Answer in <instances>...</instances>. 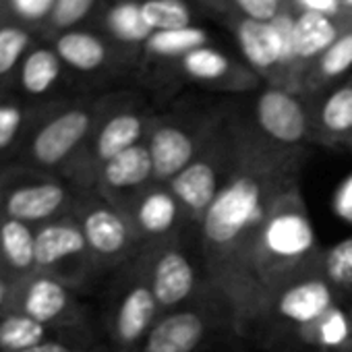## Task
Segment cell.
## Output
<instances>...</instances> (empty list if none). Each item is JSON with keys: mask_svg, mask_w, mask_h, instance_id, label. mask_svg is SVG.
Returning a JSON list of instances; mask_svg holds the SVG:
<instances>
[{"mask_svg": "<svg viewBox=\"0 0 352 352\" xmlns=\"http://www.w3.org/2000/svg\"><path fill=\"white\" fill-rule=\"evenodd\" d=\"M336 305L344 302H340L323 274H313L278 290L263 305L253 329H261L263 338H270L276 344H296L302 329Z\"/></svg>", "mask_w": 352, "mask_h": 352, "instance_id": "7c38bea8", "label": "cell"}, {"mask_svg": "<svg viewBox=\"0 0 352 352\" xmlns=\"http://www.w3.org/2000/svg\"><path fill=\"white\" fill-rule=\"evenodd\" d=\"M73 216L100 274L116 272L141 253L143 247L126 212L112 206L98 193H83Z\"/></svg>", "mask_w": 352, "mask_h": 352, "instance_id": "4fadbf2b", "label": "cell"}, {"mask_svg": "<svg viewBox=\"0 0 352 352\" xmlns=\"http://www.w3.org/2000/svg\"><path fill=\"white\" fill-rule=\"evenodd\" d=\"M234 135V170L199 226L201 257L212 286L226 300L234 333L247 336L259 315L255 294V253L276 199L294 183L307 162V149H282L263 141L224 102Z\"/></svg>", "mask_w": 352, "mask_h": 352, "instance_id": "6da1fadb", "label": "cell"}, {"mask_svg": "<svg viewBox=\"0 0 352 352\" xmlns=\"http://www.w3.org/2000/svg\"><path fill=\"white\" fill-rule=\"evenodd\" d=\"M54 50L63 65L79 73H100L110 67L137 65L133 56L122 52L106 36H98L85 30H69L54 42Z\"/></svg>", "mask_w": 352, "mask_h": 352, "instance_id": "7402d4cb", "label": "cell"}, {"mask_svg": "<svg viewBox=\"0 0 352 352\" xmlns=\"http://www.w3.org/2000/svg\"><path fill=\"white\" fill-rule=\"evenodd\" d=\"M81 195L60 174L19 162L0 166V218L19 220L38 228L73 216Z\"/></svg>", "mask_w": 352, "mask_h": 352, "instance_id": "8992f818", "label": "cell"}, {"mask_svg": "<svg viewBox=\"0 0 352 352\" xmlns=\"http://www.w3.org/2000/svg\"><path fill=\"white\" fill-rule=\"evenodd\" d=\"M222 23L232 32L241 58L261 77L265 85L298 91L292 63L294 9L284 11L274 21L228 19Z\"/></svg>", "mask_w": 352, "mask_h": 352, "instance_id": "30bf717a", "label": "cell"}, {"mask_svg": "<svg viewBox=\"0 0 352 352\" xmlns=\"http://www.w3.org/2000/svg\"><path fill=\"white\" fill-rule=\"evenodd\" d=\"M234 102L245 122L270 145L282 149H307L313 145L309 98L284 87L263 85L253 96Z\"/></svg>", "mask_w": 352, "mask_h": 352, "instance_id": "8fae6325", "label": "cell"}, {"mask_svg": "<svg viewBox=\"0 0 352 352\" xmlns=\"http://www.w3.org/2000/svg\"><path fill=\"white\" fill-rule=\"evenodd\" d=\"M126 216L139 236L141 247H151L187 230L181 204L168 187V183H153L129 210Z\"/></svg>", "mask_w": 352, "mask_h": 352, "instance_id": "d6986e66", "label": "cell"}, {"mask_svg": "<svg viewBox=\"0 0 352 352\" xmlns=\"http://www.w3.org/2000/svg\"><path fill=\"white\" fill-rule=\"evenodd\" d=\"M222 118V104L208 106L179 102L155 112L147 133V147L157 183H170L201 151Z\"/></svg>", "mask_w": 352, "mask_h": 352, "instance_id": "5b68a950", "label": "cell"}, {"mask_svg": "<svg viewBox=\"0 0 352 352\" xmlns=\"http://www.w3.org/2000/svg\"><path fill=\"white\" fill-rule=\"evenodd\" d=\"M346 313H348V321H350V329H352V300L346 305Z\"/></svg>", "mask_w": 352, "mask_h": 352, "instance_id": "ab89813d", "label": "cell"}, {"mask_svg": "<svg viewBox=\"0 0 352 352\" xmlns=\"http://www.w3.org/2000/svg\"><path fill=\"white\" fill-rule=\"evenodd\" d=\"M199 9L214 13L220 21L228 19H257L274 21L290 7L284 0H191Z\"/></svg>", "mask_w": 352, "mask_h": 352, "instance_id": "83f0119b", "label": "cell"}, {"mask_svg": "<svg viewBox=\"0 0 352 352\" xmlns=\"http://www.w3.org/2000/svg\"><path fill=\"white\" fill-rule=\"evenodd\" d=\"M0 272H5V267H3V255H0Z\"/></svg>", "mask_w": 352, "mask_h": 352, "instance_id": "60d3db41", "label": "cell"}, {"mask_svg": "<svg viewBox=\"0 0 352 352\" xmlns=\"http://www.w3.org/2000/svg\"><path fill=\"white\" fill-rule=\"evenodd\" d=\"M348 75H352V23L305 71L298 94L315 96Z\"/></svg>", "mask_w": 352, "mask_h": 352, "instance_id": "d4e9b609", "label": "cell"}, {"mask_svg": "<svg viewBox=\"0 0 352 352\" xmlns=\"http://www.w3.org/2000/svg\"><path fill=\"white\" fill-rule=\"evenodd\" d=\"M98 0H56L52 11V23L63 30H71L81 23L96 7Z\"/></svg>", "mask_w": 352, "mask_h": 352, "instance_id": "e575fe53", "label": "cell"}, {"mask_svg": "<svg viewBox=\"0 0 352 352\" xmlns=\"http://www.w3.org/2000/svg\"><path fill=\"white\" fill-rule=\"evenodd\" d=\"M13 311L56 331L89 327L87 307L83 305L79 290L42 272L15 280Z\"/></svg>", "mask_w": 352, "mask_h": 352, "instance_id": "e0dca14e", "label": "cell"}, {"mask_svg": "<svg viewBox=\"0 0 352 352\" xmlns=\"http://www.w3.org/2000/svg\"><path fill=\"white\" fill-rule=\"evenodd\" d=\"M292 9L296 13H317L327 17L344 15L340 0H292Z\"/></svg>", "mask_w": 352, "mask_h": 352, "instance_id": "8d00e7d4", "label": "cell"}, {"mask_svg": "<svg viewBox=\"0 0 352 352\" xmlns=\"http://www.w3.org/2000/svg\"><path fill=\"white\" fill-rule=\"evenodd\" d=\"M13 294H15V278L7 272H0V319L13 311Z\"/></svg>", "mask_w": 352, "mask_h": 352, "instance_id": "74e56055", "label": "cell"}, {"mask_svg": "<svg viewBox=\"0 0 352 352\" xmlns=\"http://www.w3.org/2000/svg\"><path fill=\"white\" fill-rule=\"evenodd\" d=\"M63 75V60L56 50L36 48L21 60L19 83L21 89L34 98H42L54 89Z\"/></svg>", "mask_w": 352, "mask_h": 352, "instance_id": "4316f807", "label": "cell"}, {"mask_svg": "<svg viewBox=\"0 0 352 352\" xmlns=\"http://www.w3.org/2000/svg\"><path fill=\"white\" fill-rule=\"evenodd\" d=\"M352 23V17L338 15H317V13H296L292 25V63L300 89V79L313 60L331 46V42Z\"/></svg>", "mask_w": 352, "mask_h": 352, "instance_id": "603a6c76", "label": "cell"}, {"mask_svg": "<svg viewBox=\"0 0 352 352\" xmlns=\"http://www.w3.org/2000/svg\"><path fill=\"white\" fill-rule=\"evenodd\" d=\"M323 251L325 247L317 241L300 183H294L276 199L257 243L255 294L259 313L284 286L321 274Z\"/></svg>", "mask_w": 352, "mask_h": 352, "instance_id": "7a4b0ae2", "label": "cell"}, {"mask_svg": "<svg viewBox=\"0 0 352 352\" xmlns=\"http://www.w3.org/2000/svg\"><path fill=\"white\" fill-rule=\"evenodd\" d=\"M11 5L15 9L17 15H21L23 19H44L46 15H52L56 0H11Z\"/></svg>", "mask_w": 352, "mask_h": 352, "instance_id": "d590c367", "label": "cell"}, {"mask_svg": "<svg viewBox=\"0 0 352 352\" xmlns=\"http://www.w3.org/2000/svg\"><path fill=\"white\" fill-rule=\"evenodd\" d=\"M155 183L147 143H137L112 157L98 174L94 193L126 212Z\"/></svg>", "mask_w": 352, "mask_h": 352, "instance_id": "ac0fdd59", "label": "cell"}, {"mask_svg": "<svg viewBox=\"0 0 352 352\" xmlns=\"http://www.w3.org/2000/svg\"><path fill=\"white\" fill-rule=\"evenodd\" d=\"M348 151H352V147H350V149H348Z\"/></svg>", "mask_w": 352, "mask_h": 352, "instance_id": "b9f144b4", "label": "cell"}, {"mask_svg": "<svg viewBox=\"0 0 352 352\" xmlns=\"http://www.w3.org/2000/svg\"><path fill=\"white\" fill-rule=\"evenodd\" d=\"M58 333L56 329H50L42 325L40 321L11 311L0 319V352H23L30 350L48 338Z\"/></svg>", "mask_w": 352, "mask_h": 352, "instance_id": "f1b7e54d", "label": "cell"}, {"mask_svg": "<svg viewBox=\"0 0 352 352\" xmlns=\"http://www.w3.org/2000/svg\"><path fill=\"white\" fill-rule=\"evenodd\" d=\"M23 352H110V348L96 338L91 327L58 331L46 342Z\"/></svg>", "mask_w": 352, "mask_h": 352, "instance_id": "d6a6232c", "label": "cell"}, {"mask_svg": "<svg viewBox=\"0 0 352 352\" xmlns=\"http://www.w3.org/2000/svg\"><path fill=\"white\" fill-rule=\"evenodd\" d=\"M222 327L234 331V319L222 298L166 313L149 331L141 352H201Z\"/></svg>", "mask_w": 352, "mask_h": 352, "instance_id": "9a60e30c", "label": "cell"}, {"mask_svg": "<svg viewBox=\"0 0 352 352\" xmlns=\"http://www.w3.org/2000/svg\"><path fill=\"white\" fill-rule=\"evenodd\" d=\"M102 100L75 102L36 118L15 162L63 174L71 160L85 145L102 112Z\"/></svg>", "mask_w": 352, "mask_h": 352, "instance_id": "9c48e42d", "label": "cell"}, {"mask_svg": "<svg viewBox=\"0 0 352 352\" xmlns=\"http://www.w3.org/2000/svg\"><path fill=\"white\" fill-rule=\"evenodd\" d=\"M340 3H342V13L352 17V0H340Z\"/></svg>", "mask_w": 352, "mask_h": 352, "instance_id": "f35d334b", "label": "cell"}, {"mask_svg": "<svg viewBox=\"0 0 352 352\" xmlns=\"http://www.w3.org/2000/svg\"><path fill=\"white\" fill-rule=\"evenodd\" d=\"M214 44L210 32L199 25L185 28V30H170V32H155L143 46L139 65L147 79L164 89L172 69L179 65V60L195 48Z\"/></svg>", "mask_w": 352, "mask_h": 352, "instance_id": "44dd1931", "label": "cell"}, {"mask_svg": "<svg viewBox=\"0 0 352 352\" xmlns=\"http://www.w3.org/2000/svg\"><path fill=\"white\" fill-rule=\"evenodd\" d=\"M0 255L5 272L19 280L36 272V226L0 218Z\"/></svg>", "mask_w": 352, "mask_h": 352, "instance_id": "484cf974", "label": "cell"}, {"mask_svg": "<svg viewBox=\"0 0 352 352\" xmlns=\"http://www.w3.org/2000/svg\"><path fill=\"white\" fill-rule=\"evenodd\" d=\"M34 122L23 104L0 102V166L15 162Z\"/></svg>", "mask_w": 352, "mask_h": 352, "instance_id": "f546056e", "label": "cell"}, {"mask_svg": "<svg viewBox=\"0 0 352 352\" xmlns=\"http://www.w3.org/2000/svg\"><path fill=\"white\" fill-rule=\"evenodd\" d=\"M139 255L145 263L162 315L222 298L210 282L197 232L187 230L179 236L141 249Z\"/></svg>", "mask_w": 352, "mask_h": 352, "instance_id": "277c9868", "label": "cell"}, {"mask_svg": "<svg viewBox=\"0 0 352 352\" xmlns=\"http://www.w3.org/2000/svg\"><path fill=\"white\" fill-rule=\"evenodd\" d=\"M311 104L313 145L329 149L352 147V75L331 87L307 96Z\"/></svg>", "mask_w": 352, "mask_h": 352, "instance_id": "ffe728a7", "label": "cell"}, {"mask_svg": "<svg viewBox=\"0 0 352 352\" xmlns=\"http://www.w3.org/2000/svg\"><path fill=\"white\" fill-rule=\"evenodd\" d=\"M36 272L54 276L77 290L100 274L75 216L36 228Z\"/></svg>", "mask_w": 352, "mask_h": 352, "instance_id": "2e32d148", "label": "cell"}, {"mask_svg": "<svg viewBox=\"0 0 352 352\" xmlns=\"http://www.w3.org/2000/svg\"><path fill=\"white\" fill-rule=\"evenodd\" d=\"M153 118L155 110L133 91L106 96L91 135L60 176L77 191L91 193L100 170L118 153L143 143Z\"/></svg>", "mask_w": 352, "mask_h": 352, "instance_id": "3957f363", "label": "cell"}, {"mask_svg": "<svg viewBox=\"0 0 352 352\" xmlns=\"http://www.w3.org/2000/svg\"><path fill=\"white\" fill-rule=\"evenodd\" d=\"M102 23L106 38L139 63L145 42L153 36L143 19L141 0H112L104 11Z\"/></svg>", "mask_w": 352, "mask_h": 352, "instance_id": "cb8c5ba5", "label": "cell"}, {"mask_svg": "<svg viewBox=\"0 0 352 352\" xmlns=\"http://www.w3.org/2000/svg\"><path fill=\"white\" fill-rule=\"evenodd\" d=\"M195 9L191 0H141L143 19L153 34L193 28Z\"/></svg>", "mask_w": 352, "mask_h": 352, "instance_id": "4dcf8cb0", "label": "cell"}, {"mask_svg": "<svg viewBox=\"0 0 352 352\" xmlns=\"http://www.w3.org/2000/svg\"><path fill=\"white\" fill-rule=\"evenodd\" d=\"M162 317L145 263L137 255L114 272L106 296L104 331L110 352H141L149 331Z\"/></svg>", "mask_w": 352, "mask_h": 352, "instance_id": "52a82bcc", "label": "cell"}, {"mask_svg": "<svg viewBox=\"0 0 352 352\" xmlns=\"http://www.w3.org/2000/svg\"><path fill=\"white\" fill-rule=\"evenodd\" d=\"M183 85H195L204 91L226 96H251L265 83L241 56H232L216 44H208L179 60L164 89Z\"/></svg>", "mask_w": 352, "mask_h": 352, "instance_id": "5bb4252c", "label": "cell"}, {"mask_svg": "<svg viewBox=\"0 0 352 352\" xmlns=\"http://www.w3.org/2000/svg\"><path fill=\"white\" fill-rule=\"evenodd\" d=\"M28 46H30L28 32H23L19 28L0 30V77L9 75L19 65Z\"/></svg>", "mask_w": 352, "mask_h": 352, "instance_id": "836d02e7", "label": "cell"}, {"mask_svg": "<svg viewBox=\"0 0 352 352\" xmlns=\"http://www.w3.org/2000/svg\"><path fill=\"white\" fill-rule=\"evenodd\" d=\"M321 274L340 302L348 305L352 300V236L325 247Z\"/></svg>", "mask_w": 352, "mask_h": 352, "instance_id": "1f68e13d", "label": "cell"}, {"mask_svg": "<svg viewBox=\"0 0 352 352\" xmlns=\"http://www.w3.org/2000/svg\"><path fill=\"white\" fill-rule=\"evenodd\" d=\"M236 145L234 135L230 131L226 108L222 104V118L212 131L210 139L201 147V151L193 157V162L174 176L168 183L172 193L181 204L187 226L199 234V226L208 216L210 208L222 193L234 170Z\"/></svg>", "mask_w": 352, "mask_h": 352, "instance_id": "ba28073f", "label": "cell"}]
</instances>
